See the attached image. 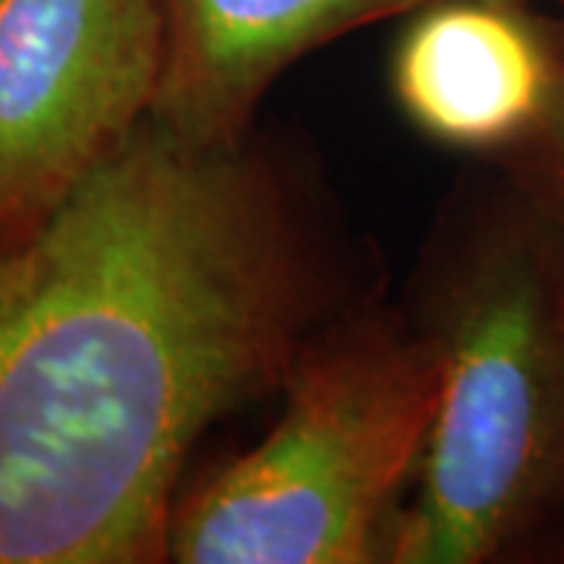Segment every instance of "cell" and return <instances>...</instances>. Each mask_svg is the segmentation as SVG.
<instances>
[{
	"instance_id": "cell-1",
	"label": "cell",
	"mask_w": 564,
	"mask_h": 564,
	"mask_svg": "<svg viewBox=\"0 0 564 564\" xmlns=\"http://www.w3.org/2000/svg\"><path fill=\"white\" fill-rule=\"evenodd\" d=\"M280 176L148 117L0 248V564L166 562L182 467L326 323Z\"/></svg>"
},
{
	"instance_id": "cell-2",
	"label": "cell",
	"mask_w": 564,
	"mask_h": 564,
	"mask_svg": "<svg viewBox=\"0 0 564 564\" xmlns=\"http://www.w3.org/2000/svg\"><path fill=\"white\" fill-rule=\"evenodd\" d=\"M414 329L433 417L386 564L505 562L564 514V236L518 188L467 210Z\"/></svg>"
},
{
	"instance_id": "cell-3",
	"label": "cell",
	"mask_w": 564,
	"mask_h": 564,
	"mask_svg": "<svg viewBox=\"0 0 564 564\" xmlns=\"http://www.w3.org/2000/svg\"><path fill=\"white\" fill-rule=\"evenodd\" d=\"M433 389L414 323L386 307L321 323L282 380L273 430L180 492L166 562L386 564L421 467Z\"/></svg>"
},
{
	"instance_id": "cell-4",
	"label": "cell",
	"mask_w": 564,
	"mask_h": 564,
	"mask_svg": "<svg viewBox=\"0 0 564 564\" xmlns=\"http://www.w3.org/2000/svg\"><path fill=\"white\" fill-rule=\"evenodd\" d=\"M161 73V0H0V248L120 151Z\"/></svg>"
},
{
	"instance_id": "cell-5",
	"label": "cell",
	"mask_w": 564,
	"mask_h": 564,
	"mask_svg": "<svg viewBox=\"0 0 564 564\" xmlns=\"http://www.w3.org/2000/svg\"><path fill=\"white\" fill-rule=\"evenodd\" d=\"M562 54L518 0H426L408 13L389 82L426 139L508 158L543 120Z\"/></svg>"
},
{
	"instance_id": "cell-6",
	"label": "cell",
	"mask_w": 564,
	"mask_h": 564,
	"mask_svg": "<svg viewBox=\"0 0 564 564\" xmlns=\"http://www.w3.org/2000/svg\"><path fill=\"white\" fill-rule=\"evenodd\" d=\"M426 0H161L163 73L151 117L202 148L248 141L263 95L304 54Z\"/></svg>"
},
{
	"instance_id": "cell-7",
	"label": "cell",
	"mask_w": 564,
	"mask_h": 564,
	"mask_svg": "<svg viewBox=\"0 0 564 564\" xmlns=\"http://www.w3.org/2000/svg\"><path fill=\"white\" fill-rule=\"evenodd\" d=\"M508 161L514 166V188L564 236V54L543 120Z\"/></svg>"
}]
</instances>
